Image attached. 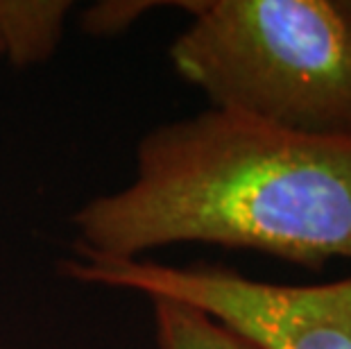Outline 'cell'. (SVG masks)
<instances>
[{"label": "cell", "mask_w": 351, "mask_h": 349, "mask_svg": "<svg viewBox=\"0 0 351 349\" xmlns=\"http://www.w3.org/2000/svg\"><path fill=\"white\" fill-rule=\"evenodd\" d=\"M77 258L134 261L179 243L319 268L351 258V134H300L208 109L141 136L134 177L73 213Z\"/></svg>", "instance_id": "1"}, {"label": "cell", "mask_w": 351, "mask_h": 349, "mask_svg": "<svg viewBox=\"0 0 351 349\" xmlns=\"http://www.w3.org/2000/svg\"><path fill=\"white\" fill-rule=\"evenodd\" d=\"M191 23L170 46L189 84L231 111L300 132L351 134V10L328 0L175 3Z\"/></svg>", "instance_id": "2"}, {"label": "cell", "mask_w": 351, "mask_h": 349, "mask_svg": "<svg viewBox=\"0 0 351 349\" xmlns=\"http://www.w3.org/2000/svg\"><path fill=\"white\" fill-rule=\"evenodd\" d=\"M59 272L77 284L184 302L263 349H351V274L331 284L286 286L202 263L77 256L59 261Z\"/></svg>", "instance_id": "3"}, {"label": "cell", "mask_w": 351, "mask_h": 349, "mask_svg": "<svg viewBox=\"0 0 351 349\" xmlns=\"http://www.w3.org/2000/svg\"><path fill=\"white\" fill-rule=\"evenodd\" d=\"M156 349H263L204 311L173 300H150Z\"/></svg>", "instance_id": "4"}, {"label": "cell", "mask_w": 351, "mask_h": 349, "mask_svg": "<svg viewBox=\"0 0 351 349\" xmlns=\"http://www.w3.org/2000/svg\"><path fill=\"white\" fill-rule=\"evenodd\" d=\"M159 3H100L82 14V27L91 34H116Z\"/></svg>", "instance_id": "5"}, {"label": "cell", "mask_w": 351, "mask_h": 349, "mask_svg": "<svg viewBox=\"0 0 351 349\" xmlns=\"http://www.w3.org/2000/svg\"><path fill=\"white\" fill-rule=\"evenodd\" d=\"M27 21V0H0V57H7V48L23 34Z\"/></svg>", "instance_id": "6"}]
</instances>
